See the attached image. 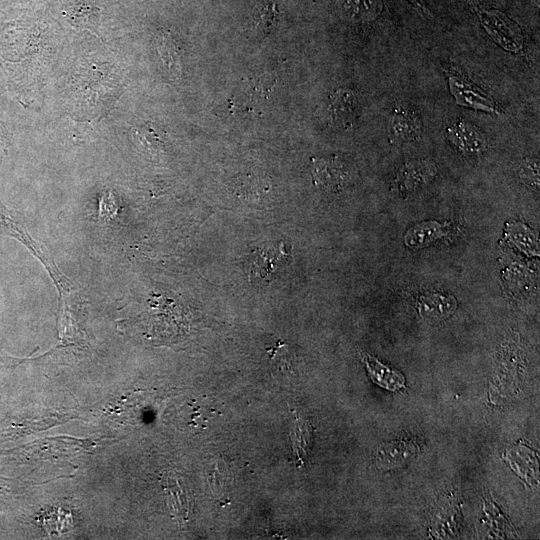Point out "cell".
Masks as SVG:
<instances>
[{"label": "cell", "mask_w": 540, "mask_h": 540, "mask_svg": "<svg viewBox=\"0 0 540 540\" xmlns=\"http://www.w3.org/2000/svg\"><path fill=\"white\" fill-rule=\"evenodd\" d=\"M314 183L326 191L343 189L350 180V174L343 162L336 158H321L313 163Z\"/></svg>", "instance_id": "obj_4"}, {"label": "cell", "mask_w": 540, "mask_h": 540, "mask_svg": "<svg viewBox=\"0 0 540 540\" xmlns=\"http://www.w3.org/2000/svg\"><path fill=\"white\" fill-rule=\"evenodd\" d=\"M388 130L391 141L397 144L407 143L417 139L421 124L410 110L397 108L390 117Z\"/></svg>", "instance_id": "obj_9"}, {"label": "cell", "mask_w": 540, "mask_h": 540, "mask_svg": "<svg viewBox=\"0 0 540 540\" xmlns=\"http://www.w3.org/2000/svg\"><path fill=\"white\" fill-rule=\"evenodd\" d=\"M339 8L345 18L365 22L381 14L383 3L381 0H339Z\"/></svg>", "instance_id": "obj_12"}, {"label": "cell", "mask_w": 540, "mask_h": 540, "mask_svg": "<svg viewBox=\"0 0 540 540\" xmlns=\"http://www.w3.org/2000/svg\"><path fill=\"white\" fill-rule=\"evenodd\" d=\"M503 277L511 290H523L530 284V273L522 265L512 264L505 269Z\"/></svg>", "instance_id": "obj_14"}, {"label": "cell", "mask_w": 540, "mask_h": 540, "mask_svg": "<svg viewBox=\"0 0 540 540\" xmlns=\"http://www.w3.org/2000/svg\"><path fill=\"white\" fill-rule=\"evenodd\" d=\"M289 257V247L283 242L256 248L249 260L250 279L270 282L273 275L286 265Z\"/></svg>", "instance_id": "obj_1"}, {"label": "cell", "mask_w": 540, "mask_h": 540, "mask_svg": "<svg viewBox=\"0 0 540 540\" xmlns=\"http://www.w3.org/2000/svg\"><path fill=\"white\" fill-rule=\"evenodd\" d=\"M362 361L370 378L377 385L390 391H398L404 388L405 378L399 371L383 364L369 354H362Z\"/></svg>", "instance_id": "obj_10"}, {"label": "cell", "mask_w": 540, "mask_h": 540, "mask_svg": "<svg viewBox=\"0 0 540 540\" xmlns=\"http://www.w3.org/2000/svg\"><path fill=\"white\" fill-rule=\"evenodd\" d=\"M3 146H4V140H3V136H2V133H1V129H0V151L3 148Z\"/></svg>", "instance_id": "obj_17"}, {"label": "cell", "mask_w": 540, "mask_h": 540, "mask_svg": "<svg viewBox=\"0 0 540 540\" xmlns=\"http://www.w3.org/2000/svg\"><path fill=\"white\" fill-rule=\"evenodd\" d=\"M522 177L532 181H538V165L528 163L522 168Z\"/></svg>", "instance_id": "obj_15"}, {"label": "cell", "mask_w": 540, "mask_h": 540, "mask_svg": "<svg viewBox=\"0 0 540 540\" xmlns=\"http://www.w3.org/2000/svg\"><path fill=\"white\" fill-rule=\"evenodd\" d=\"M454 230L448 222L433 220L417 223L404 234V243L410 249H422L450 238Z\"/></svg>", "instance_id": "obj_3"}, {"label": "cell", "mask_w": 540, "mask_h": 540, "mask_svg": "<svg viewBox=\"0 0 540 540\" xmlns=\"http://www.w3.org/2000/svg\"><path fill=\"white\" fill-rule=\"evenodd\" d=\"M458 303L452 294L442 292H426L418 296L416 309L425 319L443 320L450 317L457 309Z\"/></svg>", "instance_id": "obj_6"}, {"label": "cell", "mask_w": 540, "mask_h": 540, "mask_svg": "<svg viewBox=\"0 0 540 540\" xmlns=\"http://www.w3.org/2000/svg\"><path fill=\"white\" fill-rule=\"evenodd\" d=\"M448 80L450 90L458 104L487 112L499 113L497 104L473 84L453 76H450Z\"/></svg>", "instance_id": "obj_7"}, {"label": "cell", "mask_w": 540, "mask_h": 540, "mask_svg": "<svg viewBox=\"0 0 540 540\" xmlns=\"http://www.w3.org/2000/svg\"><path fill=\"white\" fill-rule=\"evenodd\" d=\"M505 238L522 253L536 256L539 253L537 233L522 222L507 223Z\"/></svg>", "instance_id": "obj_11"}, {"label": "cell", "mask_w": 540, "mask_h": 540, "mask_svg": "<svg viewBox=\"0 0 540 540\" xmlns=\"http://www.w3.org/2000/svg\"><path fill=\"white\" fill-rule=\"evenodd\" d=\"M407 1L413 4L417 9H419L425 15L431 16V12H430V9L428 7L426 0H407Z\"/></svg>", "instance_id": "obj_16"}, {"label": "cell", "mask_w": 540, "mask_h": 540, "mask_svg": "<svg viewBox=\"0 0 540 540\" xmlns=\"http://www.w3.org/2000/svg\"><path fill=\"white\" fill-rule=\"evenodd\" d=\"M447 136L453 145L466 155L479 154L486 148L484 134L467 120L452 122L447 128Z\"/></svg>", "instance_id": "obj_5"}, {"label": "cell", "mask_w": 540, "mask_h": 540, "mask_svg": "<svg viewBox=\"0 0 540 540\" xmlns=\"http://www.w3.org/2000/svg\"><path fill=\"white\" fill-rule=\"evenodd\" d=\"M417 452V446L411 442L392 443L378 451V459L386 465H395L408 460Z\"/></svg>", "instance_id": "obj_13"}, {"label": "cell", "mask_w": 540, "mask_h": 540, "mask_svg": "<svg viewBox=\"0 0 540 540\" xmlns=\"http://www.w3.org/2000/svg\"><path fill=\"white\" fill-rule=\"evenodd\" d=\"M359 109V102L353 91L340 89L330 99V116L341 128L351 127L355 123L359 116Z\"/></svg>", "instance_id": "obj_8"}, {"label": "cell", "mask_w": 540, "mask_h": 540, "mask_svg": "<svg viewBox=\"0 0 540 540\" xmlns=\"http://www.w3.org/2000/svg\"><path fill=\"white\" fill-rule=\"evenodd\" d=\"M436 166L427 160H413L401 166L391 188L400 194H410L426 186L435 177Z\"/></svg>", "instance_id": "obj_2"}]
</instances>
